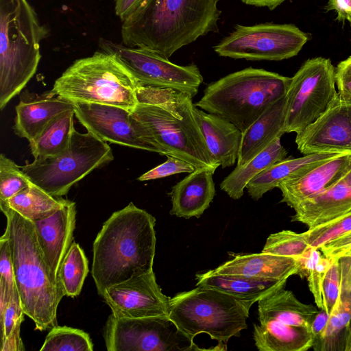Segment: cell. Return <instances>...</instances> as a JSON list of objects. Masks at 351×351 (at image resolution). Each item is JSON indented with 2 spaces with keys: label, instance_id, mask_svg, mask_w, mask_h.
<instances>
[{
  "label": "cell",
  "instance_id": "obj_1",
  "mask_svg": "<svg viewBox=\"0 0 351 351\" xmlns=\"http://www.w3.org/2000/svg\"><path fill=\"white\" fill-rule=\"evenodd\" d=\"M219 0H144L122 22V43L169 58L199 37L218 31Z\"/></svg>",
  "mask_w": 351,
  "mask_h": 351
},
{
  "label": "cell",
  "instance_id": "obj_2",
  "mask_svg": "<svg viewBox=\"0 0 351 351\" xmlns=\"http://www.w3.org/2000/svg\"><path fill=\"white\" fill-rule=\"evenodd\" d=\"M155 218L130 202L104 223L93 247L91 274L100 296L114 285L153 270Z\"/></svg>",
  "mask_w": 351,
  "mask_h": 351
},
{
  "label": "cell",
  "instance_id": "obj_3",
  "mask_svg": "<svg viewBox=\"0 0 351 351\" xmlns=\"http://www.w3.org/2000/svg\"><path fill=\"white\" fill-rule=\"evenodd\" d=\"M138 104L131 112L159 154L173 156L195 169L219 167L212 160L186 93L171 88L138 86Z\"/></svg>",
  "mask_w": 351,
  "mask_h": 351
},
{
  "label": "cell",
  "instance_id": "obj_4",
  "mask_svg": "<svg viewBox=\"0 0 351 351\" xmlns=\"http://www.w3.org/2000/svg\"><path fill=\"white\" fill-rule=\"evenodd\" d=\"M7 219L15 281L24 313L36 330L58 326L57 309L64 293L52 278L38 242L34 226L5 204H0Z\"/></svg>",
  "mask_w": 351,
  "mask_h": 351
},
{
  "label": "cell",
  "instance_id": "obj_5",
  "mask_svg": "<svg viewBox=\"0 0 351 351\" xmlns=\"http://www.w3.org/2000/svg\"><path fill=\"white\" fill-rule=\"evenodd\" d=\"M48 34L27 0H0V108L34 75Z\"/></svg>",
  "mask_w": 351,
  "mask_h": 351
},
{
  "label": "cell",
  "instance_id": "obj_6",
  "mask_svg": "<svg viewBox=\"0 0 351 351\" xmlns=\"http://www.w3.org/2000/svg\"><path fill=\"white\" fill-rule=\"evenodd\" d=\"M291 77L248 67L209 84L194 105L234 124L242 132L287 94Z\"/></svg>",
  "mask_w": 351,
  "mask_h": 351
},
{
  "label": "cell",
  "instance_id": "obj_7",
  "mask_svg": "<svg viewBox=\"0 0 351 351\" xmlns=\"http://www.w3.org/2000/svg\"><path fill=\"white\" fill-rule=\"evenodd\" d=\"M138 84L114 56L96 51L76 60L54 82L49 92L72 103H94L132 112L138 104Z\"/></svg>",
  "mask_w": 351,
  "mask_h": 351
},
{
  "label": "cell",
  "instance_id": "obj_8",
  "mask_svg": "<svg viewBox=\"0 0 351 351\" xmlns=\"http://www.w3.org/2000/svg\"><path fill=\"white\" fill-rule=\"evenodd\" d=\"M169 317L177 328L193 340L206 333L218 344L226 346L233 337L247 328L252 304L219 291L199 287L169 300Z\"/></svg>",
  "mask_w": 351,
  "mask_h": 351
},
{
  "label": "cell",
  "instance_id": "obj_9",
  "mask_svg": "<svg viewBox=\"0 0 351 351\" xmlns=\"http://www.w3.org/2000/svg\"><path fill=\"white\" fill-rule=\"evenodd\" d=\"M114 159L111 147L90 132L73 133L63 153L34 160L21 168L30 181L49 195L60 197L91 171Z\"/></svg>",
  "mask_w": 351,
  "mask_h": 351
},
{
  "label": "cell",
  "instance_id": "obj_10",
  "mask_svg": "<svg viewBox=\"0 0 351 351\" xmlns=\"http://www.w3.org/2000/svg\"><path fill=\"white\" fill-rule=\"evenodd\" d=\"M330 59L307 60L291 77L286 94L285 133H300L317 120L337 95Z\"/></svg>",
  "mask_w": 351,
  "mask_h": 351
},
{
  "label": "cell",
  "instance_id": "obj_11",
  "mask_svg": "<svg viewBox=\"0 0 351 351\" xmlns=\"http://www.w3.org/2000/svg\"><path fill=\"white\" fill-rule=\"evenodd\" d=\"M310 39L293 24L237 25L213 48L220 56L247 60H282L296 56Z\"/></svg>",
  "mask_w": 351,
  "mask_h": 351
},
{
  "label": "cell",
  "instance_id": "obj_12",
  "mask_svg": "<svg viewBox=\"0 0 351 351\" xmlns=\"http://www.w3.org/2000/svg\"><path fill=\"white\" fill-rule=\"evenodd\" d=\"M98 44L102 51L121 62L138 86L175 89L193 98L203 82V76L194 64L178 65L154 51L128 47L103 38Z\"/></svg>",
  "mask_w": 351,
  "mask_h": 351
},
{
  "label": "cell",
  "instance_id": "obj_13",
  "mask_svg": "<svg viewBox=\"0 0 351 351\" xmlns=\"http://www.w3.org/2000/svg\"><path fill=\"white\" fill-rule=\"evenodd\" d=\"M108 351H188L201 350L169 317H118L111 313L104 327Z\"/></svg>",
  "mask_w": 351,
  "mask_h": 351
},
{
  "label": "cell",
  "instance_id": "obj_14",
  "mask_svg": "<svg viewBox=\"0 0 351 351\" xmlns=\"http://www.w3.org/2000/svg\"><path fill=\"white\" fill-rule=\"evenodd\" d=\"M73 106L78 121L101 141L159 154L145 130L128 110L94 103H73Z\"/></svg>",
  "mask_w": 351,
  "mask_h": 351
},
{
  "label": "cell",
  "instance_id": "obj_15",
  "mask_svg": "<svg viewBox=\"0 0 351 351\" xmlns=\"http://www.w3.org/2000/svg\"><path fill=\"white\" fill-rule=\"evenodd\" d=\"M101 297L118 317H169L170 298L162 293L153 270L108 287Z\"/></svg>",
  "mask_w": 351,
  "mask_h": 351
},
{
  "label": "cell",
  "instance_id": "obj_16",
  "mask_svg": "<svg viewBox=\"0 0 351 351\" xmlns=\"http://www.w3.org/2000/svg\"><path fill=\"white\" fill-rule=\"evenodd\" d=\"M296 134L298 149L304 155L351 153V104L337 93L326 111Z\"/></svg>",
  "mask_w": 351,
  "mask_h": 351
},
{
  "label": "cell",
  "instance_id": "obj_17",
  "mask_svg": "<svg viewBox=\"0 0 351 351\" xmlns=\"http://www.w3.org/2000/svg\"><path fill=\"white\" fill-rule=\"evenodd\" d=\"M75 221V203L65 199L62 206L53 214L32 221L45 262L58 284L61 263L73 243Z\"/></svg>",
  "mask_w": 351,
  "mask_h": 351
},
{
  "label": "cell",
  "instance_id": "obj_18",
  "mask_svg": "<svg viewBox=\"0 0 351 351\" xmlns=\"http://www.w3.org/2000/svg\"><path fill=\"white\" fill-rule=\"evenodd\" d=\"M351 170V153L340 154L307 173L281 182L282 202L292 208L330 188L341 181Z\"/></svg>",
  "mask_w": 351,
  "mask_h": 351
},
{
  "label": "cell",
  "instance_id": "obj_19",
  "mask_svg": "<svg viewBox=\"0 0 351 351\" xmlns=\"http://www.w3.org/2000/svg\"><path fill=\"white\" fill-rule=\"evenodd\" d=\"M216 167L195 169L176 183L170 193V214L178 217L199 218L209 207L215 194L213 179Z\"/></svg>",
  "mask_w": 351,
  "mask_h": 351
},
{
  "label": "cell",
  "instance_id": "obj_20",
  "mask_svg": "<svg viewBox=\"0 0 351 351\" xmlns=\"http://www.w3.org/2000/svg\"><path fill=\"white\" fill-rule=\"evenodd\" d=\"M193 112L213 162L222 168L232 166L237 161L242 132L227 119L195 106Z\"/></svg>",
  "mask_w": 351,
  "mask_h": 351
},
{
  "label": "cell",
  "instance_id": "obj_21",
  "mask_svg": "<svg viewBox=\"0 0 351 351\" xmlns=\"http://www.w3.org/2000/svg\"><path fill=\"white\" fill-rule=\"evenodd\" d=\"M296 258L265 252L237 255L213 269L215 273L254 278L280 281L295 275Z\"/></svg>",
  "mask_w": 351,
  "mask_h": 351
},
{
  "label": "cell",
  "instance_id": "obj_22",
  "mask_svg": "<svg viewBox=\"0 0 351 351\" xmlns=\"http://www.w3.org/2000/svg\"><path fill=\"white\" fill-rule=\"evenodd\" d=\"M293 209L291 221L302 223L308 229L327 223L351 210V184L342 179Z\"/></svg>",
  "mask_w": 351,
  "mask_h": 351
},
{
  "label": "cell",
  "instance_id": "obj_23",
  "mask_svg": "<svg viewBox=\"0 0 351 351\" xmlns=\"http://www.w3.org/2000/svg\"><path fill=\"white\" fill-rule=\"evenodd\" d=\"M286 95L270 105L244 132L237 166H243L285 134Z\"/></svg>",
  "mask_w": 351,
  "mask_h": 351
},
{
  "label": "cell",
  "instance_id": "obj_24",
  "mask_svg": "<svg viewBox=\"0 0 351 351\" xmlns=\"http://www.w3.org/2000/svg\"><path fill=\"white\" fill-rule=\"evenodd\" d=\"M73 106L71 101L50 93L44 97L21 99L16 106L14 132L30 142L54 117Z\"/></svg>",
  "mask_w": 351,
  "mask_h": 351
},
{
  "label": "cell",
  "instance_id": "obj_25",
  "mask_svg": "<svg viewBox=\"0 0 351 351\" xmlns=\"http://www.w3.org/2000/svg\"><path fill=\"white\" fill-rule=\"evenodd\" d=\"M340 154L343 153H315L300 158L288 156L252 178L246 186L248 195L252 199L257 201L265 193L278 187L281 182L299 177Z\"/></svg>",
  "mask_w": 351,
  "mask_h": 351
},
{
  "label": "cell",
  "instance_id": "obj_26",
  "mask_svg": "<svg viewBox=\"0 0 351 351\" xmlns=\"http://www.w3.org/2000/svg\"><path fill=\"white\" fill-rule=\"evenodd\" d=\"M282 287L258 301L259 322H279L311 329L319 308L302 303L292 291Z\"/></svg>",
  "mask_w": 351,
  "mask_h": 351
},
{
  "label": "cell",
  "instance_id": "obj_27",
  "mask_svg": "<svg viewBox=\"0 0 351 351\" xmlns=\"http://www.w3.org/2000/svg\"><path fill=\"white\" fill-rule=\"evenodd\" d=\"M197 286L213 289L238 300L254 304L265 296L285 287L287 280H261L215 273L213 269L195 276Z\"/></svg>",
  "mask_w": 351,
  "mask_h": 351
},
{
  "label": "cell",
  "instance_id": "obj_28",
  "mask_svg": "<svg viewBox=\"0 0 351 351\" xmlns=\"http://www.w3.org/2000/svg\"><path fill=\"white\" fill-rule=\"evenodd\" d=\"M254 340L260 351H306L312 348L311 329L268 320L254 326Z\"/></svg>",
  "mask_w": 351,
  "mask_h": 351
},
{
  "label": "cell",
  "instance_id": "obj_29",
  "mask_svg": "<svg viewBox=\"0 0 351 351\" xmlns=\"http://www.w3.org/2000/svg\"><path fill=\"white\" fill-rule=\"evenodd\" d=\"M287 152L281 145L280 138L243 166H237L220 184V188L233 199H240L248 182L262 171L287 158Z\"/></svg>",
  "mask_w": 351,
  "mask_h": 351
},
{
  "label": "cell",
  "instance_id": "obj_30",
  "mask_svg": "<svg viewBox=\"0 0 351 351\" xmlns=\"http://www.w3.org/2000/svg\"><path fill=\"white\" fill-rule=\"evenodd\" d=\"M74 116V109L58 114L29 142L34 160L59 155L69 148L75 130Z\"/></svg>",
  "mask_w": 351,
  "mask_h": 351
},
{
  "label": "cell",
  "instance_id": "obj_31",
  "mask_svg": "<svg viewBox=\"0 0 351 351\" xmlns=\"http://www.w3.org/2000/svg\"><path fill=\"white\" fill-rule=\"evenodd\" d=\"M351 320V293L340 291L326 326L312 348L316 351H344L346 335Z\"/></svg>",
  "mask_w": 351,
  "mask_h": 351
},
{
  "label": "cell",
  "instance_id": "obj_32",
  "mask_svg": "<svg viewBox=\"0 0 351 351\" xmlns=\"http://www.w3.org/2000/svg\"><path fill=\"white\" fill-rule=\"evenodd\" d=\"M64 201V199L53 197L32 183L0 204H5L24 218L34 221L53 214L62 206Z\"/></svg>",
  "mask_w": 351,
  "mask_h": 351
},
{
  "label": "cell",
  "instance_id": "obj_33",
  "mask_svg": "<svg viewBox=\"0 0 351 351\" xmlns=\"http://www.w3.org/2000/svg\"><path fill=\"white\" fill-rule=\"evenodd\" d=\"M319 249L309 246L300 256L295 258V275L306 278L308 288L313 295L316 306L322 308V287L326 274L334 258L322 256Z\"/></svg>",
  "mask_w": 351,
  "mask_h": 351
},
{
  "label": "cell",
  "instance_id": "obj_34",
  "mask_svg": "<svg viewBox=\"0 0 351 351\" xmlns=\"http://www.w3.org/2000/svg\"><path fill=\"white\" fill-rule=\"evenodd\" d=\"M88 271V261L84 250L73 241L62 260L58 274L65 295L74 298L80 295Z\"/></svg>",
  "mask_w": 351,
  "mask_h": 351
},
{
  "label": "cell",
  "instance_id": "obj_35",
  "mask_svg": "<svg viewBox=\"0 0 351 351\" xmlns=\"http://www.w3.org/2000/svg\"><path fill=\"white\" fill-rule=\"evenodd\" d=\"M25 313L16 289L5 309L0 312L1 351H23L20 328Z\"/></svg>",
  "mask_w": 351,
  "mask_h": 351
},
{
  "label": "cell",
  "instance_id": "obj_36",
  "mask_svg": "<svg viewBox=\"0 0 351 351\" xmlns=\"http://www.w3.org/2000/svg\"><path fill=\"white\" fill-rule=\"evenodd\" d=\"M40 351H93V344L88 333L69 326L51 328L40 349Z\"/></svg>",
  "mask_w": 351,
  "mask_h": 351
},
{
  "label": "cell",
  "instance_id": "obj_37",
  "mask_svg": "<svg viewBox=\"0 0 351 351\" xmlns=\"http://www.w3.org/2000/svg\"><path fill=\"white\" fill-rule=\"evenodd\" d=\"M308 247L304 232L282 230L271 234L267 237L262 252L280 256L297 258Z\"/></svg>",
  "mask_w": 351,
  "mask_h": 351
},
{
  "label": "cell",
  "instance_id": "obj_38",
  "mask_svg": "<svg viewBox=\"0 0 351 351\" xmlns=\"http://www.w3.org/2000/svg\"><path fill=\"white\" fill-rule=\"evenodd\" d=\"M32 182L20 166L1 154L0 156V203L7 202Z\"/></svg>",
  "mask_w": 351,
  "mask_h": 351
},
{
  "label": "cell",
  "instance_id": "obj_39",
  "mask_svg": "<svg viewBox=\"0 0 351 351\" xmlns=\"http://www.w3.org/2000/svg\"><path fill=\"white\" fill-rule=\"evenodd\" d=\"M351 232V210L322 226L304 232L309 246L319 249L325 243Z\"/></svg>",
  "mask_w": 351,
  "mask_h": 351
},
{
  "label": "cell",
  "instance_id": "obj_40",
  "mask_svg": "<svg viewBox=\"0 0 351 351\" xmlns=\"http://www.w3.org/2000/svg\"><path fill=\"white\" fill-rule=\"evenodd\" d=\"M0 288L5 291L8 303L17 289L10 241L5 232L0 239Z\"/></svg>",
  "mask_w": 351,
  "mask_h": 351
},
{
  "label": "cell",
  "instance_id": "obj_41",
  "mask_svg": "<svg viewBox=\"0 0 351 351\" xmlns=\"http://www.w3.org/2000/svg\"><path fill=\"white\" fill-rule=\"evenodd\" d=\"M340 291L339 258H334L322 284V308L320 309L330 314L338 300Z\"/></svg>",
  "mask_w": 351,
  "mask_h": 351
},
{
  "label": "cell",
  "instance_id": "obj_42",
  "mask_svg": "<svg viewBox=\"0 0 351 351\" xmlns=\"http://www.w3.org/2000/svg\"><path fill=\"white\" fill-rule=\"evenodd\" d=\"M167 160L163 163L147 171L137 180L146 181L160 179L171 175L191 173L195 167L191 163L173 156H167Z\"/></svg>",
  "mask_w": 351,
  "mask_h": 351
},
{
  "label": "cell",
  "instance_id": "obj_43",
  "mask_svg": "<svg viewBox=\"0 0 351 351\" xmlns=\"http://www.w3.org/2000/svg\"><path fill=\"white\" fill-rule=\"evenodd\" d=\"M335 82L338 94L344 101L351 104V56L337 64Z\"/></svg>",
  "mask_w": 351,
  "mask_h": 351
},
{
  "label": "cell",
  "instance_id": "obj_44",
  "mask_svg": "<svg viewBox=\"0 0 351 351\" xmlns=\"http://www.w3.org/2000/svg\"><path fill=\"white\" fill-rule=\"evenodd\" d=\"M323 254L329 258H339L351 250V232L321 246Z\"/></svg>",
  "mask_w": 351,
  "mask_h": 351
},
{
  "label": "cell",
  "instance_id": "obj_45",
  "mask_svg": "<svg viewBox=\"0 0 351 351\" xmlns=\"http://www.w3.org/2000/svg\"><path fill=\"white\" fill-rule=\"evenodd\" d=\"M144 0H114L115 14L123 22L129 18Z\"/></svg>",
  "mask_w": 351,
  "mask_h": 351
},
{
  "label": "cell",
  "instance_id": "obj_46",
  "mask_svg": "<svg viewBox=\"0 0 351 351\" xmlns=\"http://www.w3.org/2000/svg\"><path fill=\"white\" fill-rule=\"evenodd\" d=\"M326 8L328 11L335 10L338 21L351 23V0H328Z\"/></svg>",
  "mask_w": 351,
  "mask_h": 351
},
{
  "label": "cell",
  "instance_id": "obj_47",
  "mask_svg": "<svg viewBox=\"0 0 351 351\" xmlns=\"http://www.w3.org/2000/svg\"><path fill=\"white\" fill-rule=\"evenodd\" d=\"M338 258L340 271V291H348L351 287V254L343 255Z\"/></svg>",
  "mask_w": 351,
  "mask_h": 351
},
{
  "label": "cell",
  "instance_id": "obj_48",
  "mask_svg": "<svg viewBox=\"0 0 351 351\" xmlns=\"http://www.w3.org/2000/svg\"><path fill=\"white\" fill-rule=\"evenodd\" d=\"M329 314L322 309H319V312L316 315L312 325H311V332L313 335V342L317 340L322 332L324 331L328 319Z\"/></svg>",
  "mask_w": 351,
  "mask_h": 351
},
{
  "label": "cell",
  "instance_id": "obj_49",
  "mask_svg": "<svg viewBox=\"0 0 351 351\" xmlns=\"http://www.w3.org/2000/svg\"><path fill=\"white\" fill-rule=\"evenodd\" d=\"M247 5L258 7H267L269 10H274L286 0H241Z\"/></svg>",
  "mask_w": 351,
  "mask_h": 351
},
{
  "label": "cell",
  "instance_id": "obj_50",
  "mask_svg": "<svg viewBox=\"0 0 351 351\" xmlns=\"http://www.w3.org/2000/svg\"><path fill=\"white\" fill-rule=\"evenodd\" d=\"M344 351H351V320L346 330Z\"/></svg>",
  "mask_w": 351,
  "mask_h": 351
},
{
  "label": "cell",
  "instance_id": "obj_51",
  "mask_svg": "<svg viewBox=\"0 0 351 351\" xmlns=\"http://www.w3.org/2000/svg\"><path fill=\"white\" fill-rule=\"evenodd\" d=\"M343 179L351 184V170L346 175Z\"/></svg>",
  "mask_w": 351,
  "mask_h": 351
},
{
  "label": "cell",
  "instance_id": "obj_52",
  "mask_svg": "<svg viewBox=\"0 0 351 351\" xmlns=\"http://www.w3.org/2000/svg\"><path fill=\"white\" fill-rule=\"evenodd\" d=\"M346 254H351V250H350L347 253H346L344 255Z\"/></svg>",
  "mask_w": 351,
  "mask_h": 351
}]
</instances>
